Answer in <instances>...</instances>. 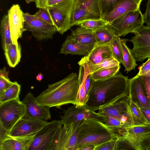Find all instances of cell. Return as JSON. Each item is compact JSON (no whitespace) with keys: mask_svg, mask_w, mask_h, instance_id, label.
Returning a JSON list of instances; mask_svg holds the SVG:
<instances>
[{"mask_svg":"<svg viewBox=\"0 0 150 150\" xmlns=\"http://www.w3.org/2000/svg\"><path fill=\"white\" fill-rule=\"evenodd\" d=\"M118 0H98V4L100 18L110 13L115 7Z\"/></svg>","mask_w":150,"mask_h":150,"instance_id":"obj_35","label":"cell"},{"mask_svg":"<svg viewBox=\"0 0 150 150\" xmlns=\"http://www.w3.org/2000/svg\"><path fill=\"white\" fill-rule=\"evenodd\" d=\"M146 8L145 13L143 15L144 23L146 26L150 27V0H148L146 5Z\"/></svg>","mask_w":150,"mask_h":150,"instance_id":"obj_42","label":"cell"},{"mask_svg":"<svg viewBox=\"0 0 150 150\" xmlns=\"http://www.w3.org/2000/svg\"><path fill=\"white\" fill-rule=\"evenodd\" d=\"M0 33L3 48L4 50L8 45L13 43L11 38L8 15H4L1 21Z\"/></svg>","mask_w":150,"mask_h":150,"instance_id":"obj_29","label":"cell"},{"mask_svg":"<svg viewBox=\"0 0 150 150\" xmlns=\"http://www.w3.org/2000/svg\"><path fill=\"white\" fill-rule=\"evenodd\" d=\"M112 57H113L110 45H96L89 54L83 57L78 64L79 66L94 65Z\"/></svg>","mask_w":150,"mask_h":150,"instance_id":"obj_18","label":"cell"},{"mask_svg":"<svg viewBox=\"0 0 150 150\" xmlns=\"http://www.w3.org/2000/svg\"><path fill=\"white\" fill-rule=\"evenodd\" d=\"M48 122L44 120L24 116L16 123L8 134L12 137L35 135Z\"/></svg>","mask_w":150,"mask_h":150,"instance_id":"obj_14","label":"cell"},{"mask_svg":"<svg viewBox=\"0 0 150 150\" xmlns=\"http://www.w3.org/2000/svg\"><path fill=\"white\" fill-rule=\"evenodd\" d=\"M80 66L78 79L79 88L76 105L77 106L85 105L88 99V96L86 93L85 88V81L87 73L83 66Z\"/></svg>","mask_w":150,"mask_h":150,"instance_id":"obj_26","label":"cell"},{"mask_svg":"<svg viewBox=\"0 0 150 150\" xmlns=\"http://www.w3.org/2000/svg\"><path fill=\"white\" fill-rule=\"evenodd\" d=\"M129 40L133 44L131 51L136 61H143L150 57V27L144 25L133 33Z\"/></svg>","mask_w":150,"mask_h":150,"instance_id":"obj_11","label":"cell"},{"mask_svg":"<svg viewBox=\"0 0 150 150\" xmlns=\"http://www.w3.org/2000/svg\"><path fill=\"white\" fill-rule=\"evenodd\" d=\"M21 88V85L17 82H13L11 86L0 96V103L19 98Z\"/></svg>","mask_w":150,"mask_h":150,"instance_id":"obj_33","label":"cell"},{"mask_svg":"<svg viewBox=\"0 0 150 150\" xmlns=\"http://www.w3.org/2000/svg\"><path fill=\"white\" fill-rule=\"evenodd\" d=\"M71 35L77 42L92 49L96 45L94 31L79 26L72 30Z\"/></svg>","mask_w":150,"mask_h":150,"instance_id":"obj_22","label":"cell"},{"mask_svg":"<svg viewBox=\"0 0 150 150\" xmlns=\"http://www.w3.org/2000/svg\"><path fill=\"white\" fill-rule=\"evenodd\" d=\"M78 79L77 74L72 72L62 80L48 85L36 99L40 104L50 108H60L69 104L76 105L79 88Z\"/></svg>","mask_w":150,"mask_h":150,"instance_id":"obj_2","label":"cell"},{"mask_svg":"<svg viewBox=\"0 0 150 150\" xmlns=\"http://www.w3.org/2000/svg\"><path fill=\"white\" fill-rule=\"evenodd\" d=\"M121 39L120 36L115 35L110 44L112 57L120 63L123 64L122 49Z\"/></svg>","mask_w":150,"mask_h":150,"instance_id":"obj_34","label":"cell"},{"mask_svg":"<svg viewBox=\"0 0 150 150\" xmlns=\"http://www.w3.org/2000/svg\"><path fill=\"white\" fill-rule=\"evenodd\" d=\"M128 95L130 100L139 108H150L145 90L140 76L137 74L128 79Z\"/></svg>","mask_w":150,"mask_h":150,"instance_id":"obj_16","label":"cell"},{"mask_svg":"<svg viewBox=\"0 0 150 150\" xmlns=\"http://www.w3.org/2000/svg\"><path fill=\"white\" fill-rule=\"evenodd\" d=\"M117 139L106 142L97 146L95 147L94 150H114L115 143Z\"/></svg>","mask_w":150,"mask_h":150,"instance_id":"obj_40","label":"cell"},{"mask_svg":"<svg viewBox=\"0 0 150 150\" xmlns=\"http://www.w3.org/2000/svg\"><path fill=\"white\" fill-rule=\"evenodd\" d=\"M140 108L148 124L150 125V108L145 107Z\"/></svg>","mask_w":150,"mask_h":150,"instance_id":"obj_44","label":"cell"},{"mask_svg":"<svg viewBox=\"0 0 150 150\" xmlns=\"http://www.w3.org/2000/svg\"><path fill=\"white\" fill-rule=\"evenodd\" d=\"M120 68V66L119 65L97 71L90 74L94 81L104 80L110 78L118 74Z\"/></svg>","mask_w":150,"mask_h":150,"instance_id":"obj_32","label":"cell"},{"mask_svg":"<svg viewBox=\"0 0 150 150\" xmlns=\"http://www.w3.org/2000/svg\"><path fill=\"white\" fill-rule=\"evenodd\" d=\"M9 78L0 76V96L9 88L13 83Z\"/></svg>","mask_w":150,"mask_h":150,"instance_id":"obj_38","label":"cell"},{"mask_svg":"<svg viewBox=\"0 0 150 150\" xmlns=\"http://www.w3.org/2000/svg\"><path fill=\"white\" fill-rule=\"evenodd\" d=\"M82 121L62 125L55 137L54 150H76L78 129Z\"/></svg>","mask_w":150,"mask_h":150,"instance_id":"obj_9","label":"cell"},{"mask_svg":"<svg viewBox=\"0 0 150 150\" xmlns=\"http://www.w3.org/2000/svg\"><path fill=\"white\" fill-rule=\"evenodd\" d=\"M120 63L113 57L108 58L99 63L92 65H84L86 73L88 74L99 70L117 66Z\"/></svg>","mask_w":150,"mask_h":150,"instance_id":"obj_28","label":"cell"},{"mask_svg":"<svg viewBox=\"0 0 150 150\" xmlns=\"http://www.w3.org/2000/svg\"><path fill=\"white\" fill-rule=\"evenodd\" d=\"M108 23L105 20L100 18L98 19L87 20L81 23L78 25L94 31Z\"/></svg>","mask_w":150,"mask_h":150,"instance_id":"obj_36","label":"cell"},{"mask_svg":"<svg viewBox=\"0 0 150 150\" xmlns=\"http://www.w3.org/2000/svg\"><path fill=\"white\" fill-rule=\"evenodd\" d=\"M140 76L144 84L147 97L150 105V76L146 75Z\"/></svg>","mask_w":150,"mask_h":150,"instance_id":"obj_39","label":"cell"},{"mask_svg":"<svg viewBox=\"0 0 150 150\" xmlns=\"http://www.w3.org/2000/svg\"><path fill=\"white\" fill-rule=\"evenodd\" d=\"M93 81L90 74H87L85 81V88L86 93L88 96L89 90Z\"/></svg>","mask_w":150,"mask_h":150,"instance_id":"obj_43","label":"cell"},{"mask_svg":"<svg viewBox=\"0 0 150 150\" xmlns=\"http://www.w3.org/2000/svg\"><path fill=\"white\" fill-rule=\"evenodd\" d=\"M0 76H4L7 78H9L8 77V72H7L5 67H4L0 70Z\"/></svg>","mask_w":150,"mask_h":150,"instance_id":"obj_48","label":"cell"},{"mask_svg":"<svg viewBox=\"0 0 150 150\" xmlns=\"http://www.w3.org/2000/svg\"><path fill=\"white\" fill-rule=\"evenodd\" d=\"M4 54L9 66L14 67L20 61L21 48L20 44L12 43L8 45L4 50Z\"/></svg>","mask_w":150,"mask_h":150,"instance_id":"obj_24","label":"cell"},{"mask_svg":"<svg viewBox=\"0 0 150 150\" xmlns=\"http://www.w3.org/2000/svg\"><path fill=\"white\" fill-rule=\"evenodd\" d=\"M62 125L60 120L48 122L36 134L28 150H54L55 137Z\"/></svg>","mask_w":150,"mask_h":150,"instance_id":"obj_7","label":"cell"},{"mask_svg":"<svg viewBox=\"0 0 150 150\" xmlns=\"http://www.w3.org/2000/svg\"><path fill=\"white\" fill-rule=\"evenodd\" d=\"M60 118L63 125L91 119L98 120L105 123L102 115L93 111L86 105H75L69 107L60 117Z\"/></svg>","mask_w":150,"mask_h":150,"instance_id":"obj_13","label":"cell"},{"mask_svg":"<svg viewBox=\"0 0 150 150\" xmlns=\"http://www.w3.org/2000/svg\"><path fill=\"white\" fill-rule=\"evenodd\" d=\"M43 78V74L41 73H39L36 76V79L38 81H41Z\"/></svg>","mask_w":150,"mask_h":150,"instance_id":"obj_49","label":"cell"},{"mask_svg":"<svg viewBox=\"0 0 150 150\" xmlns=\"http://www.w3.org/2000/svg\"><path fill=\"white\" fill-rule=\"evenodd\" d=\"M100 18V17L99 16L74 5L71 18L72 26L74 25H78L81 23L87 20Z\"/></svg>","mask_w":150,"mask_h":150,"instance_id":"obj_25","label":"cell"},{"mask_svg":"<svg viewBox=\"0 0 150 150\" xmlns=\"http://www.w3.org/2000/svg\"><path fill=\"white\" fill-rule=\"evenodd\" d=\"M139 71L137 74L139 76L144 75L150 71V57L147 61L139 68Z\"/></svg>","mask_w":150,"mask_h":150,"instance_id":"obj_41","label":"cell"},{"mask_svg":"<svg viewBox=\"0 0 150 150\" xmlns=\"http://www.w3.org/2000/svg\"><path fill=\"white\" fill-rule=\"evenodd\" d=\"M96 45H110L114 37L117 35L109 23L94 31Z\"/></svg>","mask_w":150,"mask_h":150,"instance_id":"obj_23","label":"cell"},{"mask_svg":"<svg viewBox=\"0 0 150 150\" xmlns=\"http://www.w3.org/2000/svg\"><path fill=\"white\" fill-rule=\"evenodd\" d=\"M117 138L104 123L95 119H85L78 128L76 150L87 145L95 147Z\"/></svg>","mask_w":150,"mask_h":150,"instance_id":"obj_3","label":"cell"},{"mask_svg":"<svg viewBox=\"0 0 150 150\" xmlns=\"http://www.w3.org/2000/svg\"><path fill=\"white\" fill-rule=\"evenodd\" d=\"M148 75V76H150V71H149V72H148V73H147V74H146V75Z\"/></svg>","mask_w":150,"mask_h":150,"instance_id":"obj_52","label":"cell"},{"mask_svg":"<svg viewBox=\"0 0 150 150\" xmlns=\"http://www.w3.org/2000/svg\"><path fill=\"white\" fill-rule=\"evenodd\" d=\"M26 2L28 4L31 2H35L36 0H25Z\"/></svg>","mask_w":150,"mask_h":150,"instance_id":"obj_51","label":"cell"},{"mask_svg":"<svg viewBox=\"0 0 150 150\" xmlns=\"http://www.w3.org/2000/svg\"><path fill=\"white\" fill-rule=\"evenodd\" d=\"M25 112V107L19 98L0 103V125L9 133Z\"/></svg>","mask_w":150,"mask_h":150,"instance_id":"obj_6","label":"cell"},{"mask_svg":"<svg viewBox=\"0 0 150 150\" xmlns=\"http://www.w3.org/2000/svg\"><path fill=\"white\" fill-rule=\"evenodd\" d=\"M129 109L132 120L133 126L149 125L144 118L140 108L130 100Z\"/></svg>","mask_w":150,"mask_h":150,"instance_id":"obj_30","label":"cell"},{"mask_svg":"<svg viewBox=\"0 0 150 150\" xmlns=\"http://www.w3.org/2000/svg\"><path fill=\"white\" fill-rule=\"evenodd\" d=\"M128 40H129L127 39H121V40L122 49L123 64L125 68V71H127V73L135 69L137 65L131 50L127 45L126 42Z\"/></svg>","mask_w":150,"mask_h":150,"instance_id":"obj_27","label":"cell"},{"mask_svg":"<svg viewBox=\"0 0 150 150\" xmlns=\"http://www.w3.org/2000/svg\"><path fill=\"white\" fill-rule=\"evenodd\" d=\"M134 1L137 4L140 5L142 1L143 0H134Z\"/></svg>","mask_w":150,"mask_h":150,"instance_id":"obj_50","label":"cell"},{"mask_svg":"<svg viewBox=\"0 0 150 150\" xmlns=\"http://www.w3.org/2000/svg\"><path fill=\"white\" fill-rule=\"evenodd\" d=\"M127 129L125 137L131 150H150V125L132 126Z\"/></svg>","mask_w":150,"mask_h":150,"instance_id":"obj_12","label":"cell"},{"mask_svg":"<svg viewBox=\"0 0 150 150\" xmlns=\"http://www.w3.org/2000/svg\"><path fill=\"white\" fill-rule=\"evenodd\" d=\"M24 31H30L38 40L52 39L57 30L55 27L42 20L35 16L23 13Z\"/></svg>","mask_w":150,"mask_h":150,"instance_id":"obj_10","label":"cell"},{"mask_svg":"<svg viewBox=\"0 0 150 150\" xmlns=\"http://www.w3.org/2000/svg\"><path fill=\"white\" fill-rule=\"evenodd\" d=\"M98 0H75L74 5L100 17Z\"/></svg>","mask_w":150,"mask_h":150,"instance_id":"obj_31","label":"cell"},{"mask_svg":"<svg viewBox=\"0 0 150 150\" xmlns=\"http://www.w3.org/2000/svg\"><path fill=\"white\" fill-rule=\"evenodd\" d=\"M35 135L12 137L7 134L0 142V150H28Z\"/></svg>","mask_w":150,"mask_h":150,"instance_id":"obj_19","label":"cell"},{"mask_svg":"<svg viewBox=\"0 0 150 150\" xmlns=\"http://www.w3.org/2000/svg\"><path fill=\"white\" fill-rule=\"evenodd\" d=\"M34 15L43 21L53 25L50 16L46 8L40 9Z\"/></svg>","mask_w":150,"mask_h":150,"instance_id":"obj_37","label":"cell"},{"mask_svg":"<svg viewBox=\"0 0 150 150\" xmlns=\"http://www.w3.org/2000/svg\"><path fill=\"white\" fill-rule=\"evenodd\" d=\"M21 101L26 108L24 116L46 121L51 119L50 108L40 104L31 92H28Z\"/></svg>","mask_w":150,"mask_h":150,"instance_id":"obj_15","label":"cell"},{"mask_svg":"<svg viewBox=\"0 0 150 150\" xmlns=\"http://www.w3.org/2000/svg\"><path fill=\"white\" fill-rule=\"evenodd\" d=\"M130 99L126 94L115 102L98 110V114L103 116L105 123L109 126L125 128L133 124L129 109Z\"/></svg>","mask_w":150,"mask_h":150,"instance_id":"obj_4","label":"cell"},{"mask_svg":"<svg viewBox=\"0 0 150 150\" xmlns=\"http://www.w3.org/2000/svg\"><path fill=\"white\" fill-rule=\"evenodd\" d=\"M92 49L82 45L74 40L71 35H68L63 44L60 53L65 54H78L87 55Z\"/></svg>","mask_w":150,"mask_h":150,"instance_id":"obj_21","label":"cell"},{"mask_svg":"<svg viewBox=\"0 0 150 150\" xmlns=\"http://www.w3.org/2000/svg\"><path fill=\"white\" fill-rule=\"evenodd\" d=\"M140 5L134 0H118L113 10L102 19L110 23L128 12L139 9Z\"/></svg>","mask_w":150,"mask_h":150,"instance_id":"obj_20","label":"cell"},{"mask_svg":"<svg viewBox=\"0 0 150 150\" xmlns=\"http://www.w3.org/2000/svg\"><path fill=\"white\" fill-rule=\"evenodd\" d=\"M47 1L48 0H36L35 3L37 7L40 9L46 8Z\"/></svg>","mask_w":150,"mask_h":150,"instance_id":"obj_45","label":"cell"},{"mask_svg":"<svg viewBox=\"0 0 150 150\" xmlns=\"http://www.w3.org/2000/svg\"><path fill=\"white\" fill-rule=\"evenodd\" d=\"M75 0H66L46 8L57 31L61 34L72 27L71 18Z\"/></svg>","mask_w":150,"mask_h":150,"instance_id":"obj_5","label":"cell"},{"mask_svg":"<svg viewBox=\"0 0 150 150\" xmlns=\"http://www.w3.org/2000/svg\"><path fill=\"white\" fill-rule=\"evenodd\" d=\"M127 76L117 74L108 79L94 80L85 105L93 111L105 108L128 94Z\"/></svg>","mask_w":150,"mask_h":150,"instance_id":"obj_1","label":"cell"},{"mask_svg":"<svg viewBox=\"0 0 150 150\" xmlns=\"http://www.w3.org/2000/svg\"><path fill=\"white\" fill-rule=\"evenodd\" d=\"M8 15L11 39L13 43H17L24 31L23 12L19 5L14 4L8 11Z\"/></svg>","mask_w":150,"mask_h":150,"instance_id":"obj_17","label":"cell"},{"mask_svg":"<svg viewBox=\"0 0 150 150\" xmlns=\"http://www.w3.org/2000/svg\"><path fill=\"white\" fill-rule=\"evenodd\" d=\"M66 0H48L47 6H50L60 3Z\"/></svg>","mask_w":150,"mask_h":150,"instance_id":"obj_46","label":"cell"},{"mask_svg":"<svg viewBox=\"0 0 150 150\" xmlns=\"http://www.w3.org/2000/svg\"><path fill=\"white\" fill-rule=\"evenodd\" d=\"M143 15L140 9L128 12L109 23L117 35L124 36L143 25Z\"/></svg>","mask_w":150,"mask_h":150,"instance_id":"obj_8","label":"cell"},{"mask_svg":"<svg viewBox=\"0 0 150 150\" xmlns=\"http://www.w3.org/2000/svg\"><path fill=\"white\" fill-rule=\"evenodd\" d=\"M95 147L90 145H87L81 147L79 150H94Z\"/></svg>","mask_w":150,"mask_h":150,"instance_id":"obj_47","label":"cell"}]
</instances>
